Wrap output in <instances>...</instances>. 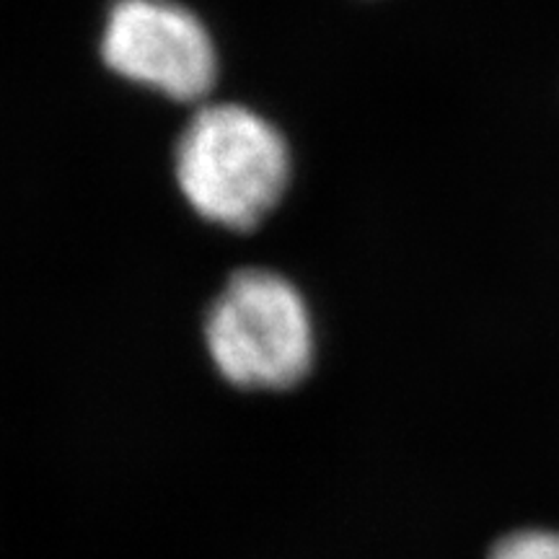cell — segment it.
<instances>
[{"instance_id": "1", "label": "cell", "mask_w": 559, "mask_h": 559, "mask_svg": "<svg viewBox=\"0 0 559 559\" xmlns=\"http://www.w3.org/2000/svg\"><path fill=\"white\" fill-rule=\"evenodd\" d=\"M181 198L202 221L249 230L283 198L290 181L285 138L241 104L200 107L174 148Z\"/></svg>"}, {"instance_id": "2", "label": "cell", "mask_w": 559, "mask_h": 559, "mask_svg": "<svg viewBox=\"0 0 559 559\" xmlns=\"http://www.w3.org/2000/svg\"><path fill=\"white\" fill-rule=\"evenodd\" d=\"M202 340L215 373L247 394H288L317 362L309 300L275 270L234 272L210 300Z\"/></svg>"}, {"instance_id": "3", "label": "cell", "mask_w": 559, "mask_h": 559, "mask_svg": "<svg viewBox=\"0 0 559 559\" xmlns=\"http://www.w3.org/2000/svg\"><path fill=\"white\" fill-rule=\"evenodd\" d=\"M99 52L111 73L179 104L200 102L218 73L205 24L174 0H115Z\"/></svg>"}, {"instance_id": "4", "label": "cell", "mask_w": 559, "mask_h": 559, "mask_svg": "<svg viewBox=\"0 0 559 559\" xmlns=\"http://www.w3.org/2000/svg\"><path fill=\"white\" fill-rule=\"evenodd\" d=\"M487 559H559V528L523 526L508 531L495 539Z\"/></svg>"}]
</instances>
